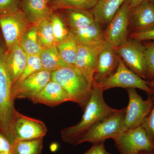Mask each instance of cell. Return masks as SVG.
I'll use <instances>...</instances> for the list:
<instances>
[{"label":"cell","instance_id":"27","mask_svg":"<svg viewBox=\"0 0 154 154\" xmlns=\"http://www.w3.org/2000/svg\"><path fill=\"white\" fill-rule=\"evenodd\" d=\"M38 24V40L42 48H48L56 45L51 16L42 20Z\"/></svg>","mask_w":154,"mask_h":154},{"label":"cell","instance_id":"16","mask_svg":"<svg viewBox=\"0 0 154 154\" xmlns=\"http://www.w3.org/2000/svg\"><path fill=\"white\" fill-rule=\"evenodd\" d=\"M30 100L34 103L44 104L49 107H55L65 102H71L68 94L63 88L52 80Z\"/></svg>","mask_w":154,"mask_h":154},{"label":"cell","instance_id":"28","mask_svg":"<svg viewBox=\"0 0 154 154\" xmlns=\"http://www.w3.org/2000/svg\"><path fill=\"white\" fill-rule=\"evenodd\" d=\"M51 19L57 45L69 36L70 31L65 24L62 16L59 13H55V11L53 12Z\"/></svg>","mask_w":154,"mask_h":154},{"label":"cell","instance_id":"1","mask_svg":"<svg viewBox=\"0 0 154 154\" xmlns=\"http://www.w3.org/2000/svg\"><path fill=\"white\" fill-rule=\"evenodd\" d=\"M103 92L98 86L93 85L91 97L82 119L77 124L61 131V137L64 142L74 145H78L80 139L89 130L102 118L116 110L106 104Z\"/></svg>","mask_w":154,"mask_h":154},{"label":"cell","instance_id":"21","mask_svg":"<svg viewBox=\"0 0 154 154\" xmlns=\"http://www.w3.org/2000/svg\"><path fill=\"white\" fill-rule=\"evenodd\" d=\"M61 11L68 24L69 30L83 29L96 22L92 11L76 9H65Z\"/></svg>","mask_w":154,"mask_h":154},{"label":"cell","instance_id":"14","mask_svg":"<svg viewBox=\"0 0 154 154\" xmlns=\"http://www.w3.org/2000/svg\"><path fill=\"white\" fill-rule=\"evenodd\" d=\"M154 27V5L146 1L130 9L129 32H137Z\"/></svg>","mask_w":154,"mask_h":154},{"label":"cell","instance_id":"43","mask_svg":"<svg viewBox=\"0 0 154 154\" xmlns=\"http://www.w3.org/2000/svg\"><path fill=\"white\" fill-rule=\"evenodd\" d=\"M0 131H1V129H0Z\"/></svg>","mask_w":154,"mask_h":154},{"label":"cell","instance_id":"18","mask_svg":"<svg viewBox=\"0 0 154 154\" xmlns=\"http://www.w3.org/2000/svg\"><path fill=\"white\" fill-rule=\"evenodd\" d=\"M21 10L27 20L33 25L38 24L53 13L47 0H21Z\"/></svg>","mask_w":154,"mask_h":154},{"label":"cell","instance_id":"19","mask_svg":"<svg viewBox=\"0 0 154 154\" xmlns=\"http://www.w3.org/2000/svg\"><path fill=\"white\" fill-rule=\"evenodd\" d=\"M79 44L90 46L102 45L105 40V30L95 22L87 28L79 30H70Z\"/></svg>","mask_w":154,"mask_h":154},{"label":"cell","instance_id":"31","mask_svg":"<svg viewBox=\"0 0 154 154\" xmlns=\"http://www.w3.org/2000/svg\"><path fill=\"white\" fill-rule=\"evenodd\" d=\"M21 10V0H0V16Z\"/></svg>","mask_w":154,"mask_h":154},{"label":"cell","instance_id":"9","mask_svg":"<svg viewBox=\"0 0 154 154\" xmlns=\"http://www.w3.org/2000/svg\"><path fill=\"white\" fill-rule=\"evenodd\" d=\"M32 25L21 10L0 16V30L7 49L19 43L22 36Z\"/></svg>","mask_w":154,"mask_h":154},{"label":"cell","instance_id":"2","mask_svg":"<svg viewBox=\"0 0 154 154\" xmlns=\"http://www.w3.org/2000/svg\"><path fill=\"white\" fill-rule=\"evenodd\" d=\"M6 50L0 32V129L12 146L16 141L13 124L17 110L12 97L13 84L6 64Z\"/></svg>","mask_w":154,"mask_h":154},{"label":"cell","instance_id":"30","mask_svg":"<svg viewBox=\"0 0 154 154\" xmlns=\"http://www.w3.org/2000/svg\"><path fill=\"white\" fill-rule=\"evenodd\" d=\"M146 65V80L154 79V42H143Z\"/></svg>","mask_w":154,"mask_h":154},{"label":"cell","instance_id":"32","mask_svg":"<svg viewBox=\"0 0 154 154\" xmlns=\"http://www.w3.org/2000/svg\"><path fill=\"white\" fill-rule=\"evenodd\" d=\"M141 126L153 141L154 140V102L151 110L144 120Z\"/></svg>","mask_w":154,"mask_h":154},{"label":"cell","instance_id":"6","mask_svg":"<svg viewBox=\"0 0 154 154\" xmlns=\"http://www.w3.org/2000/svg\"><path fill=\"white\" fill-rule=\"evenodd\" d=\"M116 50L128 68L142 79L146 80L144 48L142 42L128 38L124 43L116 48Z\"/></svg>","mask_w":154,"mask_h":154},{"label":"cell","instance_id":"12","mask_svg":"<svg viewBox=\"0 0 154 154\" xmlns=\"http://www.w3.org/2000/svg\"><path fill=\"white\" fill-rule=\"evenodd\" d=\"M13 130L16 141L42 138L47 132L45 124L41 120L28 117L16 111Z\"/></svg>","mask_w":154,"mask_h":154},{"label":"cell","instance_id":"39","mask_svg":"<svg viewBox=\"0 0 154 154\" xmlns=\"http://www.w3.org/2000/svg\"><path fill=\"white\" fill-rule=\"evenodd\" d=\"M0 154H11V152H0Z\"/></svg>","mask_w":154,"mask_h":154},{"label":"cell","instance_id":"41","mask_svg":"<svg viewBox=\"0 0 154 154\" xmlns=\"http://www.w3.org/2000/svg\"><path fill=\"white\" fill-rule=\"evenodd\" d=\"M150 2H151L154 5V0H149Z\"/></svg>","mask_w":154,"mask_h":154},{"label":"cell","instance_id":"24","mask_svg":"<svg viewBox=\"0 0 154 154\" xmlns=\"http://www.w3.org/2000/svg\"><path fill=\"white\" fill-rule=\"evenodd\" d=\"M99 0H51L48 4L52 12L58 10L76 9L92 11Z\"/></svg>","mask_w":154,"mask_h":154},{"label":"cell","instance_id":"17","mask_svg":"<svg viewBox=\"0 0 154 154\" xmlns=\"http://www.w3.org/2000/svg\"><path fill=\"white\" fill-rule=\"evenodd\" d=\"M28 55L19 43L6 50V62L13 85L23 73L27 64Z\"/></svg>","mask_w":154,"mask_h":154},{"label":"cell","instance_id":"26","mask_svg":"<svg viewBox=\"0 0 154 154\" xmlns=\"http://www.w3.org/2000/svg\"><path fill=\"white\" fill-rule=\"evenodd\" d=\"M43 139L15 142L12 145L11 154H41Z\"/></svg>","mask_w":154,"mask_h":154},{"label":"cell","instance_id":"34","mask_svg":"<svg viewBox=\"0 0 154 154\" xmlns=\"http://www.w3.org/2000/svg\"><path fill=\"white\" fill-rule=\"evenodd\" d=\"M84 154H110L107 151L104 143L93 144L91 148Z\"/></svg>","mask_w":154,"mask_h":154},{"label":"cell","instance_id":"3","mask_svg":"<svg viewBox=\"0 0 154 154\" xmlns=\"http://www.w3.org/2000/svg\"><path fill=\"white\" fill-rule=\"evenodd\" d=\"M51 80L59 84L68 94L71 102L85 110L91 96L92 86L75 65L51 72Z\"/></svg>","mask_w":154,"mask_h":154},{"label":"cell","instance_id":"25","mask_svg":"<svg viewBox=\"0 0 154 154\" xmlns=\"http://www.w3.org/2000/svg\"><path fill=\"white\" fill-rule=\"evenodd\" d=\"M56 46L63 60L69 64L75 65L79 49V43L71 31L69 36L63 41L58 43Z\"/></svg>","mask_w":154,"mask_h":154},{"label":"cell","instance_id":"38","mask_svg":"<svg viewBox=\"0 0 154 154\" xmlns=\"http://www.w3.org/2000/svg\"><path fill=\"white\" fill-rule=\"evenodd\" d=\"M138 154H154V152H141Z\"/></svg>","mask_w":154,"mask_h":154},{"label":"cell","instance_id":"20","mask_svg":"<svg viewBox=\"0 0 154 154\" xmlns=\"http://www.w3.org/2000/svg\"><path fill=\"white\" fill-rule=\"evenodd\" d=\"M126 0H99L92 10L95 22L107 25Z\"/></svg>","mask_w":154,"mask_h":154},{"label":"cell","instance_id":"8","mask_svg":"<svg viewBox=\"0 0 154 154\" xmlns=\"http://www.w3.org/2000/svg\"><path fill=\"white\" fill-rule=\"evenodd\" d=\"M129 102L126 107L124 124L127 130L141 126L151 110L154 102V95L144 100L135 88L127 89Z\"/></svg>","mask_w":154,"mask_h":154},{"label":"cell","instance_id":"42","mask_svg":"<svg viewBox=\"0 0 154 154\" xmlns=\"http://www.w3.org/2000/svg\"><path fill=\"white\" fill-rule=\"evenodd\" d=\"M51 1V0H47L48 2V3H49V2H50V1Z\"/></svg>","mask_w":154,"mask_h":154},{"label":"cell","instance_id":"5","mask_svg":"<svg viewBox=\"0 0 154 154\" xmlns=\"http://www.w3.org/2000/svg\"><path fill=\"white\" fill-rule=\"evenodd\" d=\"M148 82V81L142 79L128 68L120 58L115 72L99 84L93 85L98 86L104 91L115 88H135L144 91L149 95H153L154 90L149 87Z\"/></svg>","mask_w":154,"mask_h":154},{"label":"cell","instance_id":"15","mask_svg":"<svg viewBox=\"0 0 154 154\" xmlns=\"http://www.w3.org/2000/svg\"><path fill=\"white\" fill-rule=\"evenodd\" d=\"M102 45L99 46H90L79 44L75 66L82 73L92 86L98 54Z\"/></svg>","mask_w":154,"mask_h":154},{"label":"cell","instance_id":"40","mask_svg":"<svg viewBox=\"0 0 154 154\" xmlns=\"http://www.w3.org/2000/svg\"><path fill=\"white\" fill-rule=\"evenodd\" d=\"M153 151L154 152V140L153 141Z\"/></svg>","mask_w":154,"mask_h":154},{"label":"cell","instance_id":"33","mask_svg":"<svg viewBox=\"0 0 154 154\" xmlns=\"http://www.w3.org/2000/svg\"><path fill=\"white\" fill-rule=\"evenodd\" d=\"M129 38L140 42L154 40V27L143 31L131 32L129 33Z\"/></svg>","mask_w":154,"mask_h":154},{"label":"cell","instance_id":"37","mask_svg":"<svg viewBox=\"0 0 154 154\" xmlns=\"http://www.w3.org/2000/svg\"><path fill=\"white\" fill-rule=\"evenodd\" d=\"M148 85L151 89L154 90V79L152 80V81H148Z\"/></svg>","mask_w":154,"mask_h":154},{"label":"cell","instance_id":"10","mask_svg":"<svg viewBox=\"0 0 154 154\" xmlns=\"http://www.w3.org/2000/svg\"><path fill=\"white\" fill-rule=\"evenodd\" d=\"M130 9L125 2L105 30V40L115 48L129 38Z\"/></svg>","mask_w":154,"mask_h":154},{"label":"cell","instance_id":"36","mask_svg":"<svg viewBox=\"0 0 154 154\" xmlns=\"http://www.w3.org/2000/svg\"><path fill=\"white\" fill-rule=\"evenodd\" d=\"M148 1L149 0H126L125 2L127 4L128 8L130 9L140 5L144 2Z\"/></svg>","mask_w":154,"mask_h":154},{"label":"cell","instance_id":"11","mask_svg":"<svg viewBox=\"0 0 154 154\" xmlns=\"http://www.w3.org/2000/svg\"><path fill=\"white\" fill-rule=\"evenodd\" d=\"M51 80V72L42 69L34 73L12 87L13 99L31 100Z\"/></svg>","mask_w":154,"mask_h":154},{"label":"cell","instance_id":"29","mask_svg":"<svg viewBox=\"0 0 154 154\" xmlns=\"http://www.w3.org/2000/svg\"><path fill=\"white\" fill-rule=\"evenodd\" d=\"M42 69H43V67L39 55H28V60L25 70L15 83L21 82L30 75Z\"/></svg>","mask_w":154,"mask_h":154},{"label":"cell","instance_id":"23","mask_svg":"<svg viewBox=\"0 0 154 154\" xmlns=\"http://www.w3.org/2000/svg\"><path fill=\"white\" fill-rule=\"evenodd\" d=\"M38 24L32 25L22 36L19 42L28 55H39L43 48L38 37Z\"/></svg>","mask_w":154,"mask_h":154},{"label":"cell","instance_id":"35","mask_svg":"<svg viewBox=\"0 0 154 154\" xmlns=\"http://www.w3.org/2000/svg\"><path fill=\"white\" fill-rule=\"evenodd\" d=\"M12 146L7 138L0 131V152H11Z\"/></svg>","mask_w":154,"mask_h":154},{"label":"cell","instance_id":"7","mask_svg":"<svg viewBox=\"0 0 154 154\" xmlns=\"http://www.w3.org/2000/svg\"><path fill=\"white\" fill-rule=\"evenodd\" d=\"M121 154H138L141 152H152L153 141L142 126L127 129L114 140Z\"/></svg>","mask_w":154,"mask_h":154},{"label":"cell","instance_id":"22","mask_svg":"<svg viewBox=\"0 0 154 154\" xmlns=\"http://www.w3.org/2000/svg\"><path fill=\"white\" fill-rule=\"evenodd\" d=\"M39 56L43 69L50 72L72 65L66 63L63 60L56 45L43 48Z\"/></svg>","mask_w":154,"mask_h":154},{"label":"cell","instance_id":"4","mask_svg":"<svg viewBox=\"0 0 154 154\" xmlns=\"http://www.w3.org/2000/svg\"><path fill=\"white\" fill-rule=\"evenodd\" d=\"M125 112L126 107L116 109L105 116L81 137L78 144L86 142L93 144L104 143L108 139L117 138L127 130L124 124Z\"/></svg>","mask_w":154,"mask_h":154},{"label":"cell","instance_id":"13","mask_svg":"<svg viewBox=\"0 0 154 154\" xmlns=\"http://www.w3.org/2000/svg\"><path fill=\"white\" fill-rule=\"evenodd\" d=\"M119 59L115 48L105 40L98 54L93 85L99 84L115 72L118 68Z\"/></svg>","mask_w":154,"mask_h":154}]
</instances>
